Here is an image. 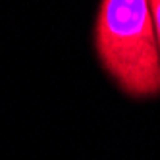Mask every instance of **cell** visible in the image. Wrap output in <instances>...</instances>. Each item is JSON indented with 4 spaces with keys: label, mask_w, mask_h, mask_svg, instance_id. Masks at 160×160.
Masks as SVG:
<instances>
[{
    "label": "cell",
    "mask_w": 160,
    "mask_h": 160,
    "mask_svg": "<svg viewBox=\"0 0 160 160\" xmlns=\"http://www.w3.org/2000/svg\"><path fill=\"white\" fill-rule=\"evenodd\" d=\"M148 6H151L152 27H154V35H156L158 48H160V0H148Z\"/></svg>",
    "instance_id": "obj_2"
},
{
    "label": "cell",
    "mask_w": 160,
    "mask_h": 160,
    "mask_svg": "<svg viewBox=\"0 0 160 160\" xmlns=\"http://www.w3.org/2000/svg\"><path fill=\"white\" fill-rule=\"evenodd\" d=\"M95 48L102 68L128 97H160V48L148 0H102Z\"/></svg>",
    "instance_id": "obj_1"
}]
</instances>
